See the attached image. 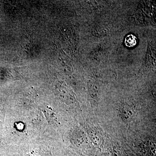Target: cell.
Segmentation results:
<instances>
[{"label": "cell", "mask_w": 156, "mask_h": 156, "mask_svg": "<svg viewBox=\"0 0 156 156\" xmlns=\"http://www.w3.org/2000/svg\"><path fill=\"white\" fill-rule=\"evenodd\" d=\"M59 95L64 101L68 103H73L76 101V98L72 92L65 86L60 87L59 89Z\"/></svg>", "instance_id": "cell-4"}, {"label": "cell", "mask_w": 156, "mask_h": 156, "mask_svg": "<svg viewBox=\"0 0 156 156\" xmlns=\"http://www.w3.org/2000/svg\"><path fill=\"white\" fill-rule=\"evenodd\" d=\"M31 156H45L43 155L42 154H37L35 153H32L31 154Z\"/></svg>", "instance_id": "cell-8"}, {"label": "cell", "mask_w": 156, "mask_h": 156, "mask_svg": "<svg viewBox=\"0 0 156 156\" xmlns=\"http://www.w3.org/2000/svg\"><path fill=\"white\" fill-rule=\"evenodd\" d=\"M113 156H128L126 152L120 148H115L113 151Z\"/></svg>", "instance_id": "cell-7"}, {"label": "cell", "mask_w": 156, "mask_h": 156, "mask_svg": "<svg viewBox=\"0 0 156 156\" xmlns=\"http://www.w3.org/2000/svg\"><path fill=\"white\" fill-rule=\"evenodd\" d=\"M87 134L80 129H76L73 132L72 138L74 143L79 147H83L89 144V139Z\"/></svg>", "instance_id": "cell-2"}, {"label": "cell", "mask_w": 156, "mask_h": 156, "mask_svg": "<svg viewBox=\"0 0 156 156\" xmlns=\"http://www.w3.org/2000/svg\"><path fill=\"white\" fill-rule=\"evenodd\" d=\"M137 38L135 36L130 34L126 37L125 40L126 46L128 48H133L137 44Z\"/></svg>", "instance_id": "cell-6"}, {"label": "cell", "mask_w": 156, "mask_h": 156, "mask_svg": "<svg viewBox=\"0 0 156 156\" xmlns=\"http://www.w3.org/2000/svg\"><path fill=\"white\" fill-rule=\"evenodd\" d=\"M88 89L91 97L94 99H97L99 95V87L98 84L95 81H89L88 83Z\"/></svg>", "instance_id": "cell-5"}, {"label": "cell", "mask_w": 156, "mask_h": 156, "mask_svg": "<svg viewBox=\"0 0 156 156\" xmlns=\"http://www.w3.org/2000/svg\"><path fill=\"white\" fill-rule=\"evenodd\" d=\"M87 132L89 139L93 144L98 147L103 144V136L96 127H88Z\"/></svg>", "instance_id": "cell-3"}, {"label": "cell", "mask_w": 156, "mask_h": 156, "mask_svg": "<svg viewBox=\"0 0 156 156\" xmlns=\"http://www.w3.org/2000/svg\"><path fill=\"white\" fill-rule=\"evenodd\" d=\"M120 117L126 123L130 122L134 120L135 112L133 106L128 104H123L119 110Z\"/></svg>", "instance_id": "cell-1"}]
</instances>
